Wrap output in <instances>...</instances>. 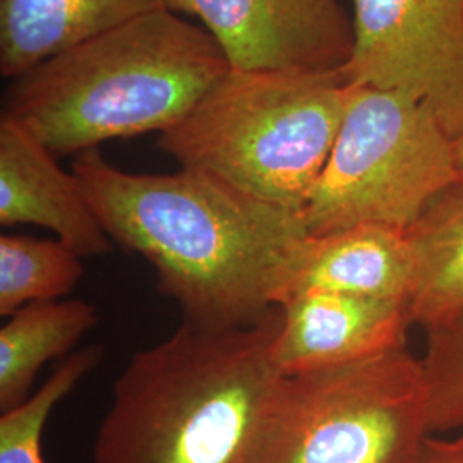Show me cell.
I'll use <instances>...</instances> for the list:
<instances>
[{"instance_id":"1","label":"cell","mask_w":463,"mask_h":463,"mask_svg":"<svg viewBox=\"0 0 463 463\" xmlns=\"http://www.w3.org/2000/svg\"><path fill=\"white\" fill-rule=\"evenodd\" d=\"M71 172L110 239L155 269L158 290L181 307L184 325L244 328L277 307L281 269L309 232L302 210L199 168L128 172L99 148L78 155Z\"/></svg>"},{"instance_id":"2","label":"cell","mask_w":463,"mask_h":463,"mask_svg":"<svg viewBox=\"0 0 463 463\" xmlns=\"http://www.w3.org/2000/svg\"><path fill=\"white\" fill-rule=\"evenodd\" d=\"M280 307L256 325H184L124 367L99 426L95 463H266L285 374Z\"/></svg>"},{"instance_id":"3","label":"cell","mask_w":463,"mask_h":463,"mask_svg":"<svg viewBox=\"0 0 463 463\" xmlns=\"http://www.w3.org/2000/svg\"><path fill=\"white\" fill-rule=\"evenodd\" d=\"M231 69L203 26L162 7L11 80L2 117L55 156H78L110 139L170 129Z\"/></svg>"},{"instance_id":"4","label":"cell","mask_w":463,"mask_h":463,"mask_svg":"<svg viewBox=\"0 0 463 463\" xmlns=\"http://www.w3.org/2000/svg\"><path fill=\"white\" fill-rule=\"evenodd\" d=\"M352 84L342 71L231 69L158 148L258 198L302 210L330 158Z\"/></svg>"},{"instance_id":"5","label":"cell","mask_w":463,"mask_h":463,"mask_svg":"<svg viewBox=\"0 0 463 463\" xmlns=\"http://www.w3.org/2000/svg\"><path fill=\"white\" fill-rule=\"evenodd\" d=\"M460 177L436 117L393 91L352 84L330 158L304 206L309 233L376 223L407 231Z\"/></svg>"},{"instance_id":"6","label":"cell","mask_w":463,"mask_h":463,"mask_svg":"<svg viewBox=\"0 0 463 463\" xmlns=\"http://www.w3.org/2000/svg\"><path fill=\"white\" fill-rule=\"evenodd\" d=\"M430 436L420 359L400 348L285 376L266 463H417Z\"/></svg>"},{"instance_id":"7","label":"cell","mask_w":463,"mask_h":463,"mask_svg":"<svg viewBox=\"0 0 463 463\" xmlns=\"http://www.w3.org/2000/svg\"><path fill=\"white\" fill-rule=\"evenodd\" d=\"M354 49L344 78L426 107L463 137V0H352Z\"/></svg>"},{"instance_id":"8","label":"cell","mask_w":463,"mask_h":463,"mask_svg":"<svg viewBox=\"0 0 463 463\" xmlns=\"http://www.w3.org/2000/svg\"><path fill=\"white\" fill-rule=\"evenodd\" d=\"M198 17L232 69L294 74L336 72L354 49L345 0H165Z\"/></svg>"},{"instance_id":"9","label":"cell","mask_w":463,"mask_h":463,"mask_svg":"<svg viewBox=\"0 0 463 463\" xmlns=\"http://www.w3.org/2000/svg\"><path fill=\"white\" fill-rule=\"evenodd\" d=\"M275 363L281 374L361 363L407 348L412 325L405 300L315 290L280 306Z\"/></svg>"},{"instance_id":"10","label":"cell","mask_w":463,"mask_h":463,"mask_svg":"<svg viewBox=\"0 0 463 463\" xmlns=\"http://www.w3.org/2000/svg\"><path fill=\"white\" fill-rule=\"evenodd\" d=\"M0 223L47 229L81 258L114 248L74 174L9 117H0Z\"/></svg>"},{"instance_id":"11","label":"cell","mask_w":463,"mask_h":463,"mask_svg":"<svg viewBox=\"0 0 463 463\" xmlns=\"http://www.w3.org/2000/svg\"><path fill=\"white\" fill-rule=\"evenodd\" d=\"M411 288L412 254L405 231L364 223L328 233L307 232L281 269L275 306L315 290L407 302Z\"/></svg>"},{"instance_id":"12","label":"cell","mask_w":463,"mask_h":463,"mask_svg":"<svg viewBox=\"0 0 463 463\" xmlns=\"http://www.w3.org/2000/svg\"><path fill=\"white\" fill-rule=\"evenodd\" d=\"M165 0H0V74L14 80Z\"/></svg>"},{"instance_id":"13","label":"cell","mask_w":463,"mask_h":463,"mask_svg":"<svg viewBox=\"0 0 463 463\" xmlns=\"http://www.w3.org/2000/svg\"><path fill=\"white\" fill-rule=\"evenodd\" d=\"M405 233L412 254L407 307L412 325L428 331L463 313V177L432 199Z\"/></svg>"},{"instance_id":"14","label":"cell","mask_w":463,"mask_h":463,"mask_svg":"<svg viewBox=\"0 0 463 463\" xmlns=\"http://www.w3.org/2000/svg\"><path fill=\"white\" fill-rule=\"evenodd\" d=\"M99 319L83 298L33 302L9 316L0 328V411L30 397L42 367L76 347Z\"/></svg>"},{"instance_id":"15","label":"cell","mask_w":463,"mask_h":463,"mask_svg":"<svg viewBox=\"0 0 463 463\" xmlns=\"http://www.w3.org/2000/svg\"><path fill=\"white\" fill-rule=\"evenodd\" d=\"M83 258L59 239L21 233L0 237V315L28 304L59 300L83 277Z\"/></svg>"},{"instance_id":"16","label":"cell","mask_w":463,"mask_h":463,"mask_svg":"<svg viewBox=\"0 0 463 463\" xmlns=\"http://www.w3.org/2000/svg\"><path fill=\"white\" fill-rule=\"evenodd\" d=\"M105 350L84 347L71 354L49 380L23 403L0 415V463H45L42 436L55 405L99 367Z\"/></svg>"},{"instance_id":"17","label":"cell","mask_w":463,"mask_h":463,"mask_svg":"<svg viewBox=\"0 0 463 463\" xmlns=\"http://www.w3.org/2000/svg\"><path fill=\"white\" fill-rule=\"evenodd\" d=\"M420 365L430 434L463 430V313L428 330Z\"/></svg>"},{"instance_id":"18","label":"cell","mask_w":463,"mask_h":463,"mask_svg":"<svg viewBox=\"0 0 463 463\" xmlns=\"http://www.w3.org/2000/svg\"><path fill=\"white\" fill-rule=\"evenodd\" d=\"M417 463H463V430L455 438H428Z\"/></svg>"},{"instance_id":"19","label":"cell","mask_w":463,"mask_h":463,"mask_svg":"<svg viewBox=\"0 0 463 463\" xmlns=\"http://www.w3.org/2000/svg\"><path fill=\"white\" fill-rule=\"evenodd\" d=\"M455 151H457V165H458V174L463 177V137L455 141Z\"/></svg>"}]
</instances>
